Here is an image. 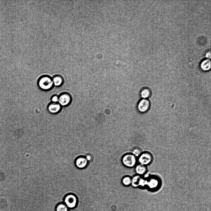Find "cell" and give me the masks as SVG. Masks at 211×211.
I'll list each match as a JSON object with an SVG mask.
<instances>
[{"label":"cell","mask_w":211,"mask_h":211,"mask_svg":"<svg viewBox=\"0 0 211 211\" xmlns=\"http://www.w3.org/2000/svg\"><path fill=\"white\" fill-rule=\"evenodd\" d=\"M54 85L56 87H60L63 84V81L62 77L60 75H56L52 79Z\"/></svg>","instance_id":"10"},{"label":"cell","mask_w":211,"mask_h":211,"mask_svg":"<svg viewBox=\"0 0 211 211\" xmlns=\"http://www.w3.org/2000/svg\"><path fill=\"white\" fill-rule=\"evenodd\" d=\"M140 178V177L139 175L134 176L132 178L131 184L132 186L134 187H136L139 186V181Z\"/></svg>","instance_id":"13"},{"label":"cell","mask_w":211,"mask_h":211,"mask_svg":"<svg viewBox=\"0 0 211 211\" xmlns=\"http://www.w3.org/2000/svg\"><path fill=\"white\" fill-rule=\"evenodd\" d=\"M206 57H207L208 59H210L211 57V52L210 51L209 52H208L206 54Z\"/></svg>","instance_id":"20"},{"label":"cell","mask_w":211,"mask_h":211,"mask_svg":"<svg viewBox=\"0 0 211 211\" xmlns=\"http://www.w3.org/2000/svg\"><path fill=\"white\" fill-rule=\"evenodd\" d=\"M69 209L63 203L59 204L55 208L56 211H69Z\"/></svg>","instance_id":"12"},{"label":"cell","mask_w":211,"mask_h":211,"mask_svg":"<svg viewBox=\"0 0 211 211\" xmlns=\"http://www.w3.org/2000/svg\"><path fill=\"white\" fill-rule=\"evenodd\" d=\"M150 107V103L149 101L146 99H143L139 103L138 108L139 110L142 113L147 111L149 109Z\"/></svg>","instance_id":"6"},{"label":"cell","mask_w":211,"mask_h":211,"mask_svg":"<svg viewBox=\"0 0 211 211\" xmlns=\"http://www.w3.org/2000/svg\"><path fill=\"white\" fill-rule=\"evenodd\" d=\"M152 157L150 153L145 152L139 156L138 161L140 164L145 166L150 163L152 161Z\"/></svg>","instance_id":"4"},{"label":"cell","mask_w":211,"mask_h":211,"mask_svg":"<svg viewBox=\"0 0 211 211\" xmlns=\"http://www.w3.org/2000/svg\"><path fill=\"white\" fill-rule=\"evenodd\" d=\"M132 178L129 176L124 177L122 180V183L125 186H128L131 184Z\"/></svg>","instance_id":"14"},{"label":"cell","mask_w":211,"mask_h":211,"mask_svg":"<svg viewBox=\"0 0 211 211\" xmlns=\"http://www.w3.org/2000/svg\"><path fill=\"white\" fill-rule=\"evenodd\" d=\"M187 64L188 66L189 67H191L193 66L195 64V62L193 60L192 58L189 57Z\"/></svg>","instance_id":"17"},{"label":"cell","mask_w":211,"mask_h":211,"mask_svg":"<svg viewBox=\"0 0 211 211\" xmlns=\"http://www.w3.org/2000/svg\"><path fill=\"white\" fill-rule=\"evenodd\" d=\"M201 67L202 69L204 71L209 70L211 68V61L209 59L204 60L201 63Z\"/></svg>","instance_id":"9"},{"label":"cell","mask_w":211,"mask_h":211,"mask_svg":"<svg viewBox=\"0 0 211 211\" xmlns=\"http://www.w3.org/2000/svg\"><path fill=\"white\" fill-rule=\"evenodd\" d=\"M61 106L58 103H52L48 107V109L49 112L52 114L59 113L61 110Z\"/></svg>","instance_id":"8"},{"label":"cell","mask_w":211,"mask_h":211,"mask_svg":"<svg viewBox=\"0 0 211 211\" xmlns=\"http://www.w3.org/2000/svg\"><path fill=\"white\" fill-rule=\"evenodd\" d=\"M38 85L43 90H48L52 89L54 86L52 79L48 76H42L38 82Z\"/></svg>","instance_id":"1"},{"label":"cell","mask_w":211,"mask_h":211,"mask_svg":"<svg viewBox=\"0 0 211 211\" xmlns=\"http://www.w3.org/2000/svg\"><path fill=\"white\" fill-rule=\"evenodd\" d=\"M123 164L128 168H132L136 164V157L132 154H127L125 155L122 159Z\"/></svg>","instance_id":"3"},{"label":"cell","mask_w":211,"mask_h":211,"mask_svg":"<svg viewBox=\"0 0 211 211\" xmlns=\"http://www.w3.org/2000/svg\"><path fill=\"white\" fill-rule=\"evenodd\" d=\"M85 158H86V159L88 161H91L92 159V156L90 155H87Z\"/></svg>","instance_id":"19"},{"label":"cell","mask_w":211,"mask_h":211,"mask_svg":"<svg viewBox=\"0 0 211 211\" xmlns=\"http://www.w3.org/2000/svg\"><path fill=\"white\" fill-rule=\"evenodd\" d=\"M150 93V92L148 89H144L141 92V96L143 99H146L149 97Z\"/></svg>","instance_id":"15"},{"label":"cell","mask_w":211,"mask_h":211,"mask_svg":"<svg viewBox=\"0 0 211 211\" xmlns=\"http://www.w3.org/2000/svg\"><path fill=\"white\" fill-rule=\"evenodd\" d=\"M63 202L69 209H73L77 205L78 199L74 195L69 194L65 196L63 199Z\"/></svg>","instance_id":"2"},{"label":"cell","mask_w":211,"mask_h":211,"mask_svg":"<svg viewBox=\"0 0 211 211\" xmlns=\"http://www.w3.org/2000/svg\"><path fill=\"white\" fill-rule=\"evenodd\" d=\"M88 161L84 157H81L77 159L75 161V165L78 168L83 169L87 166Z\"/></svg>","instance_id":"7"},{"label":"cell","mask_w":211,"mask_h":211,"mask_svg":"<svg viewBox=\"0 0 211 211\" xmlns=\"http://www.w3.org/2000/svg\"><path fill=\"white\" fill-rule=\"evenodd\" d=\"M141 151L138 148L134 149L132 151V154L136 157H139L141 154Z\"/></svg>","instance_id":"16"},{"label":"cell","mask_w":211,"mask_h":211,"mask_svg":"<svg viewBox=\"0 0 211 211\" xmlns=\"http://www.w3.org/2000/svg\"><path fill=\"white\" fill-rule=\"evenodd\" d=\"M71 97L69 94L63 93L59 97L58 103L61 107H66L71 103Z\"/></svg>","instance_id":"5"},{"label":"cell","mask_w":211,"mask_h":211,"mask_svg":"<svg viewBox=\"0 0 211 211\" xmlns=\"http://www.w3.org/2000/svg\"><path fill=\"white\" fill-rule=\"evenodd\" d=\"M59 100V97L57 95H54L52 97L51 100L52 103H58Z\"/></svg>","instance_id":"18"},{"label":"cell","mask_w":211,"mask_h":211,"mask_svg":"<svg viewBox=\"0 0 211 211\" xmlns=\"http://www.w3.org/2000/svg\"><path fill=\"white\" fill-rule=\"evenodd\" d=\"M135 170L138 174L142 175L145 174L147 171V169L145 166L139 164L136 166Z\"/></svg>","instance_id":"11"}]
</instances>
